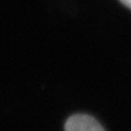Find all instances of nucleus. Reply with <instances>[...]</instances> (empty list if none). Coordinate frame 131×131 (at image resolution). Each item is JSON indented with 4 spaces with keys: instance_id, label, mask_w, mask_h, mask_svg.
I'll return each mask as SVG.
<instances>
[{
    "instance_id": "1",
    "label": "nucleus",
    "mask_w": 131,
    "mask_h": 131,
    "mask_svg": "<svg viewBox=\"0 0 131 131\" xmlns=\"http://www.w3.org/2000/svg\"><path fill=\"white\" fill-rule=\"evenodd\" d=\"M66 131H103L104 128L89 115H73L65 123Z\"/></svg>"
},
{
    "instance_id": "2",
    "label": "nucleus",
    "mask_w": 131,
    "mask_h": 131,
    "mask_svg": "<svg viewBox=\"0 0 131 131\" xmlns=\"http://www.w3.org/2000/svg\"><path fill=\"white\" fill-rule=\"evenodd\" d=\"M120 1H121L126 7H128V8L131 9V0H120Z\"/></svg>"
}]
</instances>
